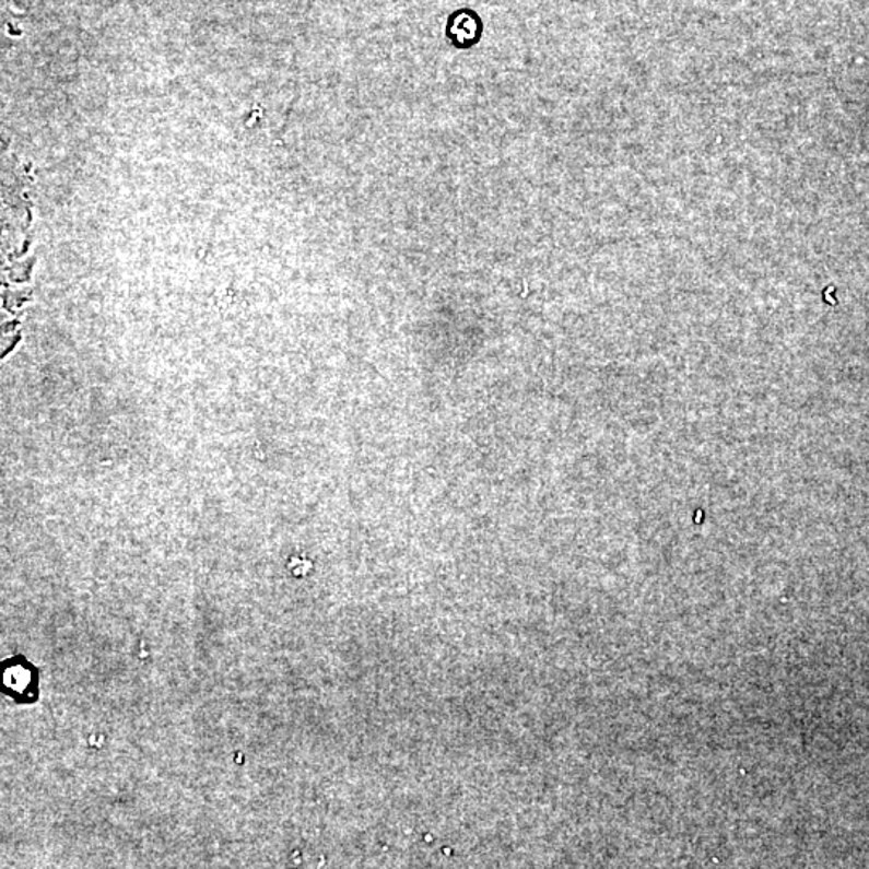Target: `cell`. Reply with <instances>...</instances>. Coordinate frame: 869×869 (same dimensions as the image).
I'll return each mask as SVG.
<instances>
[{
	"mask_svg": "<svg viewBox=\"0 0 869 869\" xmlns=\"http://www.w3.org/2000/svg\"><path fill=\"white\" fill-rule=\"evenodd\" d=\"M485 36V22L472 7H459L449 13L445 23V37L456 50H470Z\"/></svg>",
	"mask_w": 869,
	"mask_h": 869,
	"instance_id": "6da1fadb",
	"label": "cell"
}]
</instances>
